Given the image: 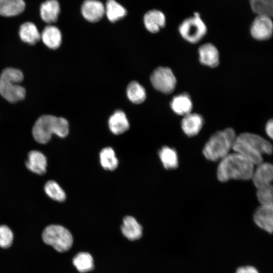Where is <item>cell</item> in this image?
<instances>
[{"label":"cell","mask_w":273,"mask_h":273,"mask_svg":"<svg viewBox=\"0 0 273 273\" xmlns=\"http://www.w3.org/2000/svg\"><path fill=\"white\" fill-rule=\"evenodd\" d=\"M232 149L256 166L263 162L264 154L272 153V146L259 135L244 132L237 135Z\"/></svg>","instance_id":"6da1fadb"},{"label":"cell","mask_w":273,"mask_h":273,"mask_svg":"<svg viewBox=\"0 0 273 273\" xmlns=\"http://www.w3.org/2000/svg\"><path fill=\"white\" fill-rule=\"evenodd\" d=\"M254 169V164L234 152L220 160L217 168V177L221 182L231 179L248 180L251 178Z\"/></svg>","instance_id":"7a4b0ae2"},{"label":"cell","mask_w":273,"mask_h":273,"mask_svg":"<svg viewBox=\"0 0 273 273\" xmlns=\"http://www.w3.org/2000/svg\"><path fill=\"white\" fill-rule=\"evenodd\" d=\"M69 131V123L66 119L51 115H44L35 122L32 128V135L37 142L46 144L51 140L53 134L60 138H65L68 134Z\"/></svg>","instance_id":"3957f363"},{"label":"cell","mask_w":273,"mask_h":273,"mask_svg":"<svg viewBox=\"0 0 273 273\" xmlns=\"http://www.w3.org/2000/svg\"><path fill=\"white\" fill-rule=\"evenodd\" d=\"M236 136L235 131L230 127L215 132L205 144L203 155L211 161L220 160L233 149Z\"/></svg>","instance_id":"277c9868"},{"label":"cell","mask_w":273,"mask_h":273,"mask_svg":"<svg viewBox=\"0 0 273 273\" xmlns=\"http://www.w3.org/2000/svg\"><path fill=\"white\" fill-rule=\"evenodd\" d=\"M23 79L21 70L14 68H7L0 75V94L8 101L15 103L23 100L26 91L19 83Z\"/></svg>","instance_id":"5b68a950"},{"label":"cell","mask_w":273,"mask_h":273,"mask_svg":"<svg viewBox=\"0 0 273 273\" xmlns=\"http://www.w3.org/2000/svg\"><path fill=\"white\" fill-rule=\"evenodd\" d=\"M43 242L58 252L68 250L73 244V238L70 232L60 225H50L43 230L42 234Z\"/></svg>","instance_id":"8992f818"},{"label":"cell","mask_w":273,"mask_h":273,"mask_svg":"<svg viewBox=\"0 0 273 273\" xmlns=\"http://www.w3.org/2000/svg\"><path fill=\"white\" fill-rule=\"evenodd\" d=\"M181 37L189 42L197 43L205 35L207 27L200 14L196 12L193 16L185 19L178 27Z\"/></svg>","instance_id":"52a82bcc"},{"label":"cell","mask_w":273,"mask_h":273,"mask_svg":"<svg viewBox=\"0 0 273 273\" xmlns=\"http://www.w3.org/2000/svg\"><path fill=\"white\" fill-rule=\"evenodd\" d=\"M150 80L153 87L164 94L171 93L175 88L176 79L168 67H159L152 73Z\"/></svg>","instance_id":"ba28073f"},{"label":"cell","mask_w":273,"mask_h":273,"mask_svg":"<svg viewBox=\"0 0 273 273\" xmlns=\"http://www.w3.org/2000/svg\"><path fill=\"white\" fill-rule=\"evenodd\" d=\"M273 24L271 17L266 15H257L250 26L252 36L258 40L269 39L272 34Z\"/></svg>","instance_id":"9c48e42d"},{"label":"cell","mask_w":273,"mask_h":273,"mask_svg":"<svg viewBox=\"0 0 273 273\" xmlns=\"http://www.w3.org/2000/svg\"><path fill=\"white\" fill-rule=\"evenodd\" d=\"M81 13L87 21L97 22L105 15V5L98 0H85L81 6Z\"/></svg>","instance_id":"30bf717a"},{"label":"cell","mask_w":273,"mask_h":273,"mask_svg":"<svg viewBox=\"0 0 273 273\" xmlns=\"http://www.w3.org/2000/svg\"><path fill=\"white\" fill-rule=\"evenodd\" d=\"M273 206L260 205L253 214L255 224L261 229L271 234L273 230Z\"/></svg>","instance_id":"8fae6325"},{"label":"cell","mask_w":273,"mask_h":273,"mask_svg":"<svg viewBox=\"0 0 273 273\" xmlns=\"http://www.w3.org/2000/svg\"><path fill=\"white\" fill-rule=\"evenodd\" d=\"M254 168L251 178L257 189L271 185L273 178V167L271 163L262 162Z\"/></svg>","instance_id":"7c38bea8"},{"label":"cell","mask_w":273,"mask_h":273,"mask_svg":"<svg viewBox=\"0 0 273 273\" xmlns=\"http://www.w3.org/2000/svg\"><path fill=\"white\" fill-rule=\"evenodd\" d=\"M204 122V119L201 115L191 112L184 116L181 121V128L186 135L192 137L199 133Z\"/></svg>","instance_id":"4fadbf2b"},{"label":"cell","mask_w":273,"mask_h":273,"mask_svg":"<svg viewBox=\"0 0 273 273\" xmlns=\"http://www.w3.org/2000/svg\"><path fill=\"white\" fill-rule=\"evenodd\" d=\"M199 59L203 65L213 68L219 63V54L216 47L211 43L201 45L198 49Z\"/></svg>","instance_id":"5bb4252c"},{"label":"cell","mask_w":273,"mask_h":273,"mask_svg":"<svg viewBox=\"0 0 273 273\" xmlns=\"http://www.w3.org/2000/svg\"><path fill=\"white\" fill-rule=\"evenodd\" d=\"M25 165L31 172L42 175L46 172L47 160L46 156L41 152L32 150L28 154Z\"/></svg>","instance_id":"9a60e30c"},{"label":"cell","mask_w":273,"mask_h":273,"mask_svg":"<svg viewBox=\"0 0 273 273\" xmlns=\"http://www.w3.org/2000/svg\"><path fill=\"white\" fill-rule=\"evenodd\" d=\"M144 23L146 29L151 33H157L165 26L166 18L160 11L152 10L147 12L144 17Z\"/></svg>","instance_id":"2e32d148"},{"label":"cell","mask_w":273,"mask_h":273,"mask_svg":"<svg viewBox=\"0 0 273 273\" xmlns=\"http://www.w3.org/2000/svg\"><path fill=\"white\" fill-rule=\"evenodd\" d=\"M40 16L46 23L56 22L60 12V6L57 0H46L40 7Z\"/></svg>","instance_id":"e0dca14e"},{"label":"cell","mask_w":273,"mask_h":273,"mask_svg":"<svg viewBox=\"0 0 273 273\" xmlns=\"http://www.w3.org/2000/svg\"><path fill=\"white\" fill-rule=\"evenodd\" d=\"M121 230L123 235L130 241L139 239L143 234L142 225L131 216H126L123 218Z\"/></svg>","instance_id":"ac0fdd59"},{"label":"cell","mask_w":273,"mask_h":273,"mask_svg":"<svg viewBox=\"0 0 273 273\" xmlns=\"http://www.w3.org/2000/svg\"><path fill=\"white\" fill-rule=\"evenodd\" d=\"M62 33L59 29L54 25L46 26L40 34V39L49 48L56 50L62 43Z\"/></svg>","instance_id":"d6986e66"},{"label":"cell","mask_w":273,"mask_h":273,"mask_svg":"<svg viewBox=\"0 0 273 273\" xmlns=\"http://www.w3.org/2000/svg\"><path fill=\"white\" fill-rule=\"evenodd\" d=\"M170 107L175 114L184 116L192 112L193 102L191 98L186 93L178 94L172 98Z\"/></svg>","instance_id":"ffe728a7"},{"label":"cell","mask_w":273,"mask_h":273,"mask_svg":"<svg viewBox=\"0 0 273 273\" xmlns=\"http://www.w3.org/2000/svg\"><path fill=\"white\" fill-rule=\"evenodd\" d=\"M108 125L111 132L116 135L123 133L129 128V124L126 116L121 110L115 111L110 117Z\"/></svg>","instance_id":"44dd1931"},{"label":"cell","mask_w":273,"mask_h":273,"mask_svg":"<svg viewBox=\"0 0 273 273\" xmlns=\"http://www.w3.org/2000/svg\"><path fill=\"white\" fill-rule=\"evenodd\" d=\"M19 35L23 42L30 45L35 44L40 39V33L36 25L31 22H26L20 26Z\"/></svg>","instance_id":"7402d4cb"},{"label":"cell","mask_w":273,"mask_h":273,"mask_svg":"<svg viewBox=\"0 0 273 273\" xmlns=\"http://www.w3.org/2000/svg\"><path fill=\"white\" fill-rule=\"evenodd\" d=\"M25 8L24 0H0V15L12 17L19 15Z\"/></svg>","instance_id":"603a6c76"},{"label":"cell","mask_w":273,"mask_h":273,"mask_svg":"<svg viewBox=\"0 0 273 273\" xmlns=\"http://www.w3.org/2000/svg\"><path fill=\"white\" fill-rule=\"evenodd\" d=\"M158 155L163 167L168 170L176 168L178 157L176 151L168 146H163L158 152Z\"/></svg>","instance_id":"cb8c5ba5"},{"label":"cell","mask_w":273,"mask_h":273,"mask_svg":"<svg viewBox=\"0 0 273 273\" xmlns=\"http://www.w3.org/2000/svg\"><path fill=\"white\" fill-rule=\"evenodd\" d=\"M105 14L110 22H115L124 18L127 11L115 0H107L105 5Z\"/></svg>","instance_id":"d4e9b609"},{"label":"cell","mask_w":273,"mask_h":273,"mask_svg":"<svg viewBox=\"0 0 273 273\" xmlns=\"http://www.w3.org/2000/svg\"><path fill=\"white\" fill-rule=\"evenodd\" d=\"M99 157L102 167L107 170H114L118 166V160L114 150L111 147L103 148L100 153Z\"/></svg>","instance_id":"484cf974"},{"label":"cell","mask_w":273,"mask_h":273,"mask_svg":"<svg viewBox=\"0 0 273 273\" xmlns=\"http://www.w3.org/2000/svg\"><path fill=\"white\" fill-rule=\"evenodd\" d=\"M126 93L128 99L134 104H141L146 98L144 87L135 81L129 83L127 87Z\"/></svg>","instance_id":"4316f807"},{"label":"cell","mask_w":273,"mask_h":273,"mask_svg":"<svg viewBox=\"0 0 273 273\" xmlns=\"http://www.w3.org/2000/svg\"><path fill=\"white\" fill-rule=\"evenodd\" d=\"M73 264L78 271L85 273L94 268V260L87 252H80L73 259Z\"/></svg>","instance_id":"83f0119b"},{"label":"cell","mask_w":273,"mask_h":273,"mask_svg":"<svg viewBox=\"0 0 273 273\" xmlns=\"http://www.w3.org/2000/svg\"><path fill=\"white\" fill-rule=\"evenodd\" d=\"M252 10L257 15H272L273 0H249Z\"/></svg>","instance_id":"f1b7e54d"},{"label":"cell","mask_w":273,"mask_h":273,"mask_svg":"<svg viewBox=\"0 0 273 273\" xmlns=\"http://www.w3.org/2000/svg\"><path fill=\"white\" fill-rule=\"evenodd\" d=\"M44 190L46 194L54 200L63 202L66 200V195L64 191L54 180L47 181L44 185Z\"/></svg>","instance_id":"f546056e"},{"label":"cell","mask_w":273,"mask_h":273,"mask_svg":"<svg viewBox=\"0 0 273 273\" xmlns=\"http://www.w3.org/2000/svg\"><path fill=\"white\" fill-rule=\"evenodd\" d=\"M257 197L262 205H272V185L257 189Z\"/></svg>","instance_id":"4dcf8cb0"},{"label":"cell","mask_w":273,"mask_h":273,"mask_svg":"<svg viewBox=\"0 0 273 273\" xmlns=\"http://www.w3.org/2000/svg\"><path fill=\"white\" fill-rule=\"evenodd\" d=\"M13 241V234L11 230L7 225H0V247L9 248Z\"/></svg>","instance_id":"1f68e13d"},{"label":"cell","mask_w":273,"mask_h":273,"mask_svg":"<svg viewBox=\"0 0 273 273\" xmlns=\"http://www.w3.org/2000/svg\"><path fill=\"white\" fill-rule=\"evenodd\" d=\"M236 273H259L254 266L250 265L239 267L236 270Z\"/></svg>","instance_id":"d6a6232c"},{"label":"cell","mask_w":273,"mask_h":273,"mask_svg":"<svg viewBox=\"0 0 273 273\" xmlns=\"http://www.w3.org/2000/svg\"><path fill=\"white\" fill-rule=\"evenodd\" d=\"M265 131L267 135L272 139L273 136V122L272 119L267 122L265 125Z\"/></svg>","instance_id":"836d02e7"}]
</instances>
